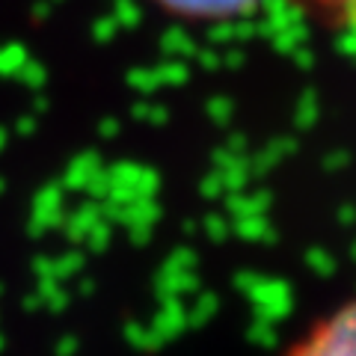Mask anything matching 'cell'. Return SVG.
<instances>
[{
	"label": "cell",
	"instance_id": "cell-1",
	"mask_svg": "<svg viewBox=\"0 0 356 356\" xmlns=\"http://www.w3.org/2000/svg\"><path fill=\"white\" fill-rule=\"evenodd\" d=\"M288 356H356V297L318 321L306 339H300Z\"/></svg>",
	"mask_w": 356,
	"mask_h": 356
},
{
	"label": "cell",
	"instance_id": "cell-2",
	"mask_svg": "<svg viewBox=\"0 0 356 356\" xmlns=\"http://www.w3.org/2000/svg\"><path fill=\"white\" fill-rule=\"evenodd\" d=\"M149 3L178 21L211 24V21H229L247 15L261 0H149Z\"/></svg>",
	"mask_w": 356,
	"mask_h": 356
},
{
	"label": "cell",
	"instance_id": "cell-3",
	"mask_svg": "<svg viewBox=\"0 0 356 356\" xmlns=\"http://www.w3.org/2000/svg\"><path fill=\"white\" fill-rule=\"evenodd\" d=\"M300 3L332 30L356 36V0H300Z\"/></svg>",
	"mask_w": 356,
	"mask_h": 356
}]
</instances>
